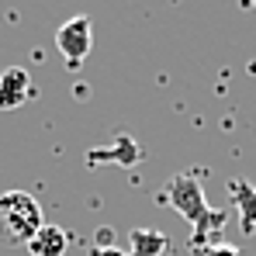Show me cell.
I'll return each instance as SVG.
<instances>
[{
	"mask_svg": "<svg viewBox=\"0 0 256 256\" xmlns=\"http://www.w3.org/2000/svg\"><path fill=\"white\" fill-rule=\"evenodd\" d=\"M94 246H114V228H108V225H104V228L97 232V239H94Z\"/></svg>",
	"mask_w": 256,
	"mask_h": 256,
	"instance_id": "8fae6325",
	"label": "cell"
},
{
	"mask_svg": "<svg viewBox=\"0 0 256 256\" xmlns=\"http://www.w3.org/2000/svg\"><path fill=\"white\" fill-rule=\"evenodd\" d=\"M170 239L160 228H132L128 232V256H163Z\"/></svg>",
	"mask_w": 256,
	"mask_h": 256,
	"instance_id": "ba28073f",
	"label": "cell"
},
{
	"mask_svg": "<svg viewBox=\"0 0 256 256\" xmlns=\"http://www.w3.org/2000/svg\"><path fill=\"white\" fill-rule=\"evenodd\" d=\"M42 225V204L28 190H4L0 194V242L4 246H28V239Z\"/></svg>",
	"mask_w": 256,
	"mask_h": 256,
	"instance_id": "6da1fadb",
	"label": "cell"
},
{
	"mask_svg": "<svg viewBox=\"0 0 256 256\" xmlns=\"http://www.w3.org/2000/svg\"><path fill=\"white\" fill-rule=\"evenodd\" d=\"M163 201H166L176 214H184V218L190 222V228H198V225L214 212L212 204H208V198H204V187H201L198 176H190V173H176V176L166 180Z\"/></svg>",
	"mask_w": 256,
	"mask_h": 256,
	"instance_id": "7a4b0ae2",
	"label": "cell"
},
{
	"mask_svg": "<svg viewBox=\"0 0 256 256\" xmlns=\"http://www.w3.org/2000/svg\"><path fill=\"white\" fill-rule=\"evenodd\" d=\"M56 45L59 52L70 59V66H80L86 56H90V45H94V28H90V18H70L59 24L56 32Z\"/></svg>",
	"mask_w": 256,
	"mask_h": 256,
	"instance_id": "3957f363",
	"label": "cell"
},
{
	"mask_svg": "<svg viewBox=\"0 0 256 256\" xmlns=\"http://www.w3.org/2000/svg\"><path fill=\"white\" fill-rule=\"evenodd\" d=\"M66 250H70V236L59 225H42L28 239V253L32 256H66Z\"/></svg>",
	"mask_w": 256,
	"mask_h": 256,
	"instance_id": "8992f818",
	"label": "cell"
},
{
	"mask_svg": "<svg viewBox=\"0 0 256 256\" xmlns=\"http://www.w3.org/2000/svg\"><path fill=\"white\" fill-rule=\"evenodd\" d=\"M198 256H242L236 246H228V242H212L208 250H201Z\"/></svg>",
	"mask_w": 256,
	"mask_h": 256,
	"instance_id": "9c48e42d",
	"label": "cell"
},
{
	"mask_svg": "<svg viewBox=\"0 0 256 256\" xmlns=\"http://www.w3.org/2000/svg\"><path fill=\"white\" fill-rule=\"evenodd\" d=\"M138 160H142V149H138V142H135L128 132H118V135L111 138V146H104V149H90V152H86V163H90V166H97V163L135 166Z\"/></svg>",
	"mask_w": 256,
	"mask_h": 256,
	"instance_id": "277c9868",
	"label": "cell"
},
{
	"mask_svg": "<svg viewBox=\"0 0 256 256\" xmlns=\"http://www.w3.org/2000/svg\"><path fill=\"white\" fill-rule=\"evenodd\" d=\"M32 97V76L21 66H7L0 73V111H18Z\"/></svg>",
	"mask_w": 256,
	"mask_h": 256,
	"instance_id": "5b68a950",
	"label": "cell"
},
{
	"mask_svg": "<svg viewBox=\"0 0 256 256\" xmlns=\"http://www.w3.org/2000/svg\"><path fill=\"white\" fill-rule=\"evenodd\" d=\"M228 194L239 208V225L242 232H256V187L250 180H228Z\"/></svg>",
	"mask_w": 256,
	"mask_h": 256,
	"instance_id": "52a82bcc",
	"label": "cell"
},
{
	"mask_svg": "<svg viewBox=\"0 0 256 256\" xmlns=\"http://www.w3.org/2000/svg\"><path fill=\"white\" fill-rule=\"evenodd\" d=\"M90 256H128L122 246H90Z\"/></svg>",
	"mask_w": 256,
	"mask_h": 256,
	"instance_id": "30bf717a",
	"label": "cell"
}]
</instances>
